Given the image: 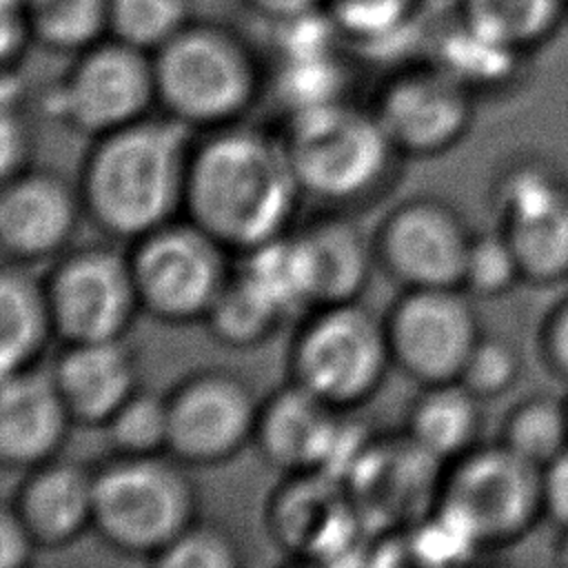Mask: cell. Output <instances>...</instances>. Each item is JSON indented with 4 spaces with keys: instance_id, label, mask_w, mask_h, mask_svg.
I'll use <instances>...</instances> for the list:
<instances>
[{
    "instance_id": "cell-29",
    "label": "cell",
    "mask_w": 568,
    "mask_h": 568,
    "mask_svg": "<svg viewBox=\"0 0 568 568\" xmlns=\"http://www.w3.org/2000/svg\"><path fill=\"white\" fill-rule=\"evenodd\" d=\"M566 437V419L564 415L544 402L528 404L519 408L506 428V446L513 448L519 457L535 464L555 462L561 453V444Z\"/></svg>"
},
{
    "instance_id": "cell-18",
    "label": "cell",
    "mask_w": 568,
    "mask_h": 568,
    "mask_svg": "<svg viewBox=\"0 0 568 568\" xmlns=\"http://www.w3.org/2000/svg\"><path fill=\"white\" fill-rule=\"evenodd\" d=\"M73 424L104 426L138 390L135 357L120 339L71 342L51 368Z\"/></svg>"
},
{
    "instance_id": "cell-19",
    "label": "cell",
    "mask_w": 568,
    "mask_h": 568,
    "mask_svg": "<svg viewBox=\"0 0 568 568\" xmlns=\"http://www.w3.org/2000/svg\"><path fill=\"white\" fill-rule=\"evenodd\" d=\"M38 548H60L93 528V470L49 459L20 481L9 501Z\"/></svg>"
},
{
    "instance_id": "cell-1",
    "label": "cell",
    "mask_w": 568,
    "mask_h": 568,
    "mask_svg": "<svg viewBox=\"0 0 568 568\" xmlns=\"http://www.w3.org/2000/svg\"><path fill=\"white\" fill-rule=\"evenodd\" d=\"M302 195L282 138L233 122L193 144L184 217L226 251L248 253L286 235Z\"/></svg>"
},
{
    "instance_id": "cell-14",
    "label": "cell",
    "mask_w": 568,
    "mask_h": 568,
    "mask_svg": "<svg viewBox=\"0 0 568 568\" xmlns=\"http://www.w3.org/2000/svg\"><path fill=\"white\" fill-rule=\"evenodd\" d=\"M371 109L395 151L410 158L450 149L470 122L468 89L442 64L395 73Z\"/></svg>"
},
{
    "instance_id": "cell-15",
    "label": "cell",
    "mask_w": 568,
    "mask_h": 568,
    "mask_svg": "<svg viewBox=\"0 0 568 568\" xmlns=\"http://www.w3.org/2000/svg\"><path fill=\"white\" fill-rule=\"evenodd\" d=\"M78 186L47 169H22L2 180L0 246L9 262L31 264L60 253L75 233Z\"/></svg>"
},
{
    "instance_id": "cell-11",
    "label": "cell",
    "mask_w": 568,
    "mask_h": 568,
    "mask_svg": "<svg viewBox=\"0 0 568 568\" xmlns=\"http://www.w3.org/2000/svg\"><path fill=\"white\" fill-rule=\"evenodd\" d=\"M384 326L393 366L424 386L459 379L481 337L462 286L404 288Z\"/></svg>"
},
{
    "instance_id": "cell-33",
    "label": "cell",
    "mask_w": 568,
    "mask_h": 568,
    "mask_svg": "<svg viewBox=\"0 0 568 568\" xmlns=\"http://www.w3.org/2000/svg\"><path fill=\"white\" fill-rule=\"evenodd\" d=\"M517 362L508 344L493 337H479L468 353L459 379L473 395L501 393L515 377Z\"/></svg>"
},
{
    "instance_id": "cell-37",
    "label": "cell",
    "mask_w": 568,
    "mask_h": 568,
    "mask_svg": "<svg viewBox=\"0 0 568 568\" xmlns=\"http://www.w3.org/2000/svg\"><path fill=\"white\" fill-rule=\"evenodd\" d=\"M544 493L555 515L568 524V455H559L555 462H550Z\"/></svg>"
},
{
    "instance_id": "cell-4",
    "label": "cell",
    "mask_w": 568,
    "mask_h": 568,
    "mask_svg": "<svg viewBox=\"0 0 568 568\" xmlns=\"http://www.w3.org/2000/svg\"><path fill=\"white\" fill-rule=\"evenodd\" d=\"M282 140L304 195L333 204L371 197L399 158L373 109L344 100L291 113Z\"/></svg>"
},
{
    "instance_id": "cell-25",
    "label": "cell",
    "mask_w": 568,
    "mask_h": 568,
    "mask_svg": "<svg viewBox=\"0 0 568 568\" xmlns=\"http://www.w3.org/2000/svg\"><path fill=\"white\" fill-rule=\"evenodd\" d=\"M519 268L535 275H550L568 266V193L508 220L506 233Z\"/></svg>"
},
{
    "instance_id": "cell-5",
    "label": "cell",
    "mask_w": 568,
    "mask_h": 568,
    "mask_svg": "<svg viewBox=\"0 0 568 568\" xmlns=\"http://www.w3.org/2000/svg\"><path fill=\"white\" fill-rule=\"evenodd\" d=\"M180 464L162 455H118L95 470L91 530L118 552L155 559L197 519V493Z\"/></svg>"
},
{
    "instance_id": "cell-31",
    "label": "cell",
    "mask_w": 568,
    "mask_h": 568,
    "mask_svg": "<svg viewBox=\"0 0 568 568\" xmlns=\"http://www.w3.org/2000/svg\"><path fill=\"white\" fill-rule=\"evenodd\" d=\"M510 51V44L499 42L464 22L448 40L444 60L439 64L466 84V80L497 78L501 71H506Z\"/></svg>"
},
{
    "instance_id": "cell-22",
    "label": "cell",
    "mask_w": 568,
    "mask_h": 568,
    "mask_svg": "<svg viewBox=\"0 0 568 568\" xmlns=\"http://www.w3.org/2000/svg\"><path fill=\"white\" fill-rule=\"evenodd\" d=\"M479 428L477 395L462 382L424 386L406 419V435L439 462L468 453Z\"/></svg>"
},
{
    "instance_id": "cell-17",
    "label": "cell",
    "mask_w": 568,
    "mask_h": 568,
    "mask_svg": "<svg viewBox=\"0 0 568 568\" xmlns=\"http://www.w3.org/2000/svg\"><path fill=\"white\" fill-rule=\"evenodd\" d=\"M73 424L51 371L36 366L0 375V459L33 468L60 450Z\"/></svg>"
},
{
    "instance_id": "cell-3",
    "label": "cell",
    "mask_w": 568,
    "mask_h": 568,
    "mask_svg": "<svg viewBox=\"0 0 568 568\" xmlns=\"http://www.w3.org/2000/svg\"><path fill=\"white\" fill-rule=\"evenodd\" d=\"M151 58L158 104L191 129L213 131L237 122L262 87L246 40L217 22L191 20Z\"/></svg>"
},
{
    "instance_id": "cell-13",
    "label": "cell",
    "mask_w": 568,
    "mask_h": 568,
    "mask_svg": "<svg viewBox=\"0 0 568 568\" xmlns=\"http://www.w3.org/2000/svg\"><path fill=\"white\" fill-rule=\"evenodd\" d=\"M470 235L444 200L419 195L397 204L375 235V260L404 288L462 286Z\"/></svg>"
},
{
    "instance_id": "cell-28",
    "label": "cell",
    "mask_w": 568,
    "mask_h": 568,
    "mask_svg": "<svg viewBox=\"0 0 568 568\" xmlns=\"http://www.w3.org/2000/svg\"><path fill=\"white\" fill-rule=\"evenodd\" d=\"M552 7L555 0H466L464 22L515 47L548 24Z\"/></svg>"
},
{
    "instance_id": "cell-36",
    "label": "cell",
    "mask_w": 568,
    "mask_h": 568,
    "mask_svg": "<svg viewBox=\"0 0 568 568\" xmlns=\"http://www.w3.org/2000/svg\"><path fill=\"white\" fill-rule=\"evenodd\" d=\"M251 11L275 24L324 11L328 0H244Z\"/></svg>"
},
{
    "instance_id": "cell-12",
    "label": "cell",
    "mask_w": 568,
    "mask_h": 568,
    "mask_svg": "<svg viewBox=\"0 0 568 568\" xmlns=\"http://www.w3.org/2000/svg\"><path fill=\"white\" fill-rule=\"evenodd\" d=\"M166 453L182 464H220L255 437L260 404L248 384L229 371H197L184 377L166 395Z\"/></svg>"
},
{
    "instance_id": "cell-24",
    "label": "cell",
    "mask_w": 568,
    "mask_h": 568,
    "mask_svg": "<svg viewBox=\"0 0 568 568\" xmlns=\"http://www.w3.org/2000/svg\"><path fill=\"white\" fill-rule=\"evenodd\" d=\"M286 315L244 275H231L224 291L202 320L211 335L233 348L255 346L277 328Z\"/></svg>"
},
{
    "instance_id": "cell-23",
    "label": "cell",
    "mask_w": 568,
    "mask_h": 568,
    "mask_svg": "<svg viewBox=\"0 0 568 568\" xmlns=\"http://www.w3.org/2000/svg\"><path fill=\"white\" fill-rule=\"evenodd\" d=\"M31 38L60 53H80L109 36V0H20Z\"/></svg>"
},
{
    "instance_id": "cell-10",
    "label": "cell",
    "mask_w": 568,
    "mask_h": 568,
    "mask_svg": "<svg viewBox=\"0 0 568 568\" xmlns=\"http://www.w3.org/2000/svg\"><path fill=\"white\" fill-rule=\"evenodd\" d=\"M541 490L537 466L501 444L457 459L439 481L437 510L484 546L517 535L530 521Z\"/></svg>"
},
{
    "instance_id": "cell-7",
    "label": "cell",
    "mask_w": 568,
    "mask_h": 568,
    "mask_svg": "<svg viewBox=\"0 0 568 568\" xmlns=\"http://www.w3.org/2000/svg\"><path fill=\"white\" fill-rule=\"evenodd\" d=\"M226 253L184 215L133 240L129 262L140 308L169 324L204 320L231 280Z\"/></svg>"
},
{
    "instance_id": "cell-6",
    "label": "cell",
    "mask_w": 568,
    "mask_h": 568,
    "mask_svg": "<svg viewBox=\"0 0 568 568\" xmlns=\"http://www.w3.org/2000/svg\"><path fill=\"white\" fill-rule=\"evenodd\" d=\"M393 364L384 320L357 300L313 308L291 344V382L335 410L371 399Z\"/></svg>"
},
{
    "instance_id": "cell-35",
    "label": "cell",
    "mask_w": 568,
    "mask_h": 568,
    "mask_svg": "<svg viewBox=\"0 0 568 568\" xmlns=\"http://www.w3.org/2000/svg\"><path fill=\"white\" fill-rule=\"evenodd\" d=\"M36 548L33 537L7 501L0 510V568L27 566Z\"/></svg>"
},
{
    "instance_id": "cell-26",
    "label": "cell",
    "mask_w": 568,
    "mask_h": 568,
    "mask_svg": "<svg viewBox=\"0 0 568 568\" xmlns=\"http://www.w3.org/2000/svg\"><path fill=\"white\" fill-rule=\"evenodd\" d=\"M189 0H109V38L158 51L191 22Z\"/></svg>"
},
{
    "instance_id": "cell-20",
    "label": "cell",
    "mask_w": 568,
    "mask_h": 568,
    "mask_svg": "<svg viewBox=\"0 0 568 568\" xmlns=\"http://www.w3.org/2000/svg\"><path fill=\"white\" fill-rule=\"evenodd\" d=\"M293 237L308 306L317 308L359 297L371 275L375 248L351 220L324 215L308 222Z\"/></svg>"
},
{
    "instance_id": "cell-39",
    "label": "cell",
    "mask_w": 568,
    "mask_h": 568,
    "mask_svg": "<svg viewBox=\"0 0 568 568\" xmlns=\"http://www.w3.org/2000/svg\"><path fill=\"white\" fill-rule=\"evenodd\" d=\"M566 561H568V546H566Z\"/></svg>"
},
{
    "instance_id": "cell-9",
    "label": "cell",
    "mask_w": 568,
    "mask_h": 568,
    "mask_svg": "<svg viewBox=\"0 0 568 568\" xmlns=\"http://www.w3.org/2000/svg\"><path fill=\"white\" fill-rule=\"evenodd\" d=\"M55 337L71 342L120 339L140 308L129 253L91 244L64 253L47 280Z\"/></svg>"
},
{
    "instance_id": "cell-30",
    "label": "cell",
    "mask_w": 568,
    "mask_h": 568,
    "mask_svg": "<svg viewBox=\"0 0 568 568\" xmlns=\"http://www.w3.org/2000/svg\"><path fill=\"white\" fill-rule=\"evenodd\" d=\"M153 561L164 568H231L240 564V548L226 530L195 519Z\"/></svg>"
},
{
    "instance_id": "cell-27",
    "label": "cell",
    "mask_w": 568,
    "mask_h": 568,
    "mask_svg": "<svg viewBox=\"0 0 568 568\" xmlns=\"http://www.w3.org/2000/svg\"><path fill=\"white\" fill-rule=\"evenodd\" d=\"M118 455H160L169 448L166 397L135 390L102 426Z\"/></svg>"
},
{
    "instance_id": "cell-34",
    "label": "cell",
    "mask_w": 568,
    "mask_h": 568,
    "mask_svg": "<svg viewBox=\"0 0 568 568\" xmlns=\"http://www.w3.org/2000/svg\"><path fill=\"white\" fill-rule=\"evenodd\" d=\"M0 140H2V180L20 173L27 169L29 158V133L24 120L18 111V104H2V124H0Z\"/></svg>"
},
{
    "instance_id": "cell-21",
    "label": "cell",
    "mask_w": 568,
    "mask_h": 568,
    "mask_svg": "<svg viewBox=\"0 0 568 568\" xmlns=\"http://www.w3.org/2000/svg\"><path fill=\"white\" fill-rule=\"evenodd\" d=\"M53 335L44 280L7 260L0 273V375L36 366Z\"/></svg>"
},
{
    "instance_id": "cell-16",
    "label": "cell",
    "mask_w": 568,
    "mask_h": 568,
    "mask_svg": "<svg viewBox=\"0 0 568 568\" xmlns=\"http://www.w3.org/2000/svg\"><path fill=\"white\" fill-rule=\"evenodd\" d=\"M342 430L339 410L291 382L260 404L253 442L273 466L311 473L331 468Z\"/></svg>"
},
{
    "instance_id": "cell-8",
    "label": "cell",
    "mask_w": 568,
    "mask_h": 568,
    "mask_svg": "<svg viewBox=\"0 0 568 568\" xmlns=\"http://www.w3.org/2000/svg\"><path fill=\"white\" fill-rule=\"evenodd\" d=\"M153 104L158 98L151 53L106 36L73 53L47 109L73 131L98 138L142 120Z\"/></svg>"
},
{
    "instance_id": "cell-32",
    "label": "cell",
    "mask_w": 568,
    "mask_h": 568,
    "mask_svg": "<svg viewBox=\"0 0 568 568\" xmlns=\"http://www.w3.org/2000/svg\"><path fill=\"white\" fill-rule=\"evenodd\" d=\"M517 271L521 268L506 235L470 237L462 286L479 295H495L515 280Z\"/></svg>"
},
{
    "instance_id": "cell-2",
    "label": "cell",
    "mask_w": 568,
    "mask_h": 568,
    "mask_svg": "<svg viewBox=\"0 0 568 568\" xmlns=\"http://www.w3.org/2000/svg\"><path fill=\"white\" fill-rule=\"evenodd\" d=\"M193 129L171 115H144L93 138L78 193L104 233L138 240L184 215Z\"/></svg>"
},
{
    "instance_id": "cell-38",
    "label": "cell",
    "mask_w": 568,
    "mask_h": 568,
    "mask_svg": "<svg viewBox=\"0 0 568 568\" xmlns=\"http://www.w3.org/2000/svg\"><path fill=\"white\" fill-rule=\"evenodd\" d=\"M555 346H557V353H559L561 362L568 366V313L564 315V320H561L559 326H557Z\"/></svg>"
}]
</instances>
